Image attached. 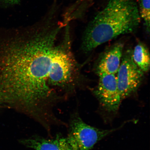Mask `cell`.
Wrapping results in <instances>:
<instances>
[{"instance_id":"1","label":"cell","mask_w":150,"mask_h":150,"mask_svg":"<svg viewBox=\"0 0 150 150\" xmlns=\"http://www.w3.org/2000/svg\"><path fill=\"white\" fill-rule=\"evenodd\" d=\"M63 25L47 16L17 29L0 42L2 101L35 120L52 115L77 82L70 37L58 41Z\"/></svg>"},{"instance_id":"11","label":"cell","mask_w":150,"mask_h":150,"mask_svg":"<svg viewBox=\"0 0 150 150\" xmlns=\"http://www.w3.org/2000/svg\"><path fill=\"white\" fill-rule=\"evenodd\" d=\"M3 104L2 102L1 99V97H0V105L2 104Z\"/></svg>"},{"instance_id":"6","label":"cell","mask_w":150,"mask_h":150,"mask_svg":"<svg viewBox=\"0 0 150 150\" xmlns=\"http://www.w3.org/2000/svg\"><path fill=\"white\" fill-rule=\"evenodd\" d=\"M124 45L118 42L113 45L103 53L97 63V74H117L123 54Z\"/></svg>"},{"instance_id":"9","label":"cell","mask_w":150,"mask_h":150,"mask_svg":"<svg viewBox=\"0 0 150 150\" xmlns=\"http://www.w3.org/2000/svg\"><path fill=\"white\" fill-rule=\"evenodd\" d=\"M139 11L140 18L145 22L147 32L149 33L150 28V0H140Z\"/></svg>"},{"instance_id":"4","label":"cell","mask_w":150,"mask_h":150,"mask_svg":"<svg viewBox=\"0 0 150 150\" xmlns=\"http://www.w3.org/2000/svg\"><path fill=\"white\" fill-rule=\"evenodd\" d=\"M99 81L95 91L102 110L103 120L112 122L117 115L122 101L118 89L116 74L98 75Z\"/></svg>"},{"instance_id":"10","label":"cell","mask_w":150,"mask_h":150,"mask_svg":"<svg viewBox=\"0 0 150 150\" xmlns=\"http://www.w3.org/2000/svg\"><path fill=\"white\" fill-rule=\"evenodd\" d=\"M22 0H0V3L7 5H14L20 3Z\"/></svg>"},{"instance_id":"3","label":"cell","mask_w":150,"mask_h":150,"mask_svg":"<svg viewBox=\"0 0 150 150\" xmlns=\"http://www.w3.org/2000/svg\"><path fill=\"white\" fill-rule=\"evenodd\" d=\"M104 130L91 126L82 120L78 112L70 118L68 134L66 139L72 150H90L99 141L122 127Z\"/></svg>"},{"instance_id":"8","label":"cell","mask_w":150,"mask_h":150,"mask_svg":"<svg viewBox=\"0 0 150 150\" xmlns=\"http://www.w3.org/2000/svg\"><path fill=\"white\" fill-rule=\"evenodd\" d=\"M132 57L134 63L142 72L146 73L149 71L150 54L145 45L139 42L132 50Z\"/></svg>"},{"instance_id":"5","label":"cell","mask_w":150,"mask_h":150,"mask_svg":"<svg viewBox=\"0 0 150 150\" xmlns=\"http://www.w3.org/2000/svg\"><path fill=\"white\" fill-rule=\"evenodd\" d=\"M144 74L133 60L132 50H127L124 52L120 65L116 74L122 100L138 89L143 79Z\"/></svg>"},{"instance_id":"2","label":"cell","mask_w":150,"mask_h":150,"mask_svg":"<svg viewBox=\"0 0 150 150\" xmlns=\"http://www.w3.org/2000/svg\"><path fill=\"white\" fill-rule=\"evenodd\" d=\"M140 17L134 0H109L84 31L81 48L86 53L121 35L133 32Z\"/></svg>"},{"instance_id":"7","label":"cell","mask_w":150,"mask_h":150,"mask_svg":"<svg viewBox=\"0 0 150 150\" xmlns=\"http://www.w3.org/2000/svg\"><path fill=\"white\" fill-rule=\"evenodd\" d=\"M19 142L22 145L35 150H72L66 138L59 135L52 138L35 136Z\"/></svg>"}]
</instances>
